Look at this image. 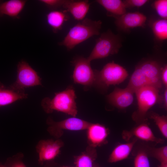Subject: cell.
Returning <instances> with one entry per match:
<instances>
[{
	"label": "cell",
	"mask_w": 167,
	"mask_h": 167,
	"mask_svg": "<svg viewBox=\"0 0 167 167\" xmlns=\"http://www.w3.org/2000/svg\"><path fill=\"white\" fill-rule=\"evenodd\" d=\"M162 68L155 60L142 62L136 66L126 87L134 93L139 88L146 86H152L159 89L162 85L161 79Z\"/></svg>",
	"instance_id": "6da1fadb"
},
{
	"label": "cell",
	"mask_w": 167,
	"mask_h": 167,
	"mask_svg": "<svg viewBox=\"0 0 167 167\" xmlns=\"http://www.w3.org/2000/svg\"><path fill=\"white\" fill-rule=\"evenodd\" d=\"M102 24L100 20L84 19L71 28L59 45L64 46L67 50H70L91 37L99 35Z\"/></svg>",
	"instance_id": "7a4b0ae2"
},
{
	"label": "cell",
	"mask_w": 167,
	"mask_h": 167,
	"mask_svg": "<svg viewBox=\"0 0 167 167\" xmlns=\"http://www.w3.org/2000/svg\"><path fill=\"white\" fill-rule=\"evenodd\" d=\"M76 96L75 91L72 86H69L65 90L55 93L52 99L44 98L41 102V106L47 113L57 111L75 117L78 113L75 101Z\"/></svg>",
	"instance_id": "3957f363"
},
{
	"label": "cell",
	"mask_w": 167,
	"mask_h": 167,
	"mask_svg": "<svg viewBox=\"0 0 167 167\" xmlns=\"http://www.w3.org/2000/svg\"><path fill=\"white\" fill-rule=\"evenodd\" d=\"M122 46L119 36L109 29L102 33L96 40L95 45L87 58L91 62L94 60L106 58L118 53Z\"/></svg>",
	"instance_id": "277c9868"
},
{
	"label": "cell",
	"mask_w": 167,
	"mask_h": 167,
	"mask_svg": "<svg viewBox=\"0 0 167 167\" xmlns=\"http://www.w3.org/2000/svg\"><path fill=\"white\" fill-rule=\"evenodd\" d=\"M95 72L94 85L103 88L119 84L128 75L124 68L113 61L106 64L101 71L95 70Z\"/></svg>",
	"instance_id": "5b68a950"
},
{
	"label": "cell",
	"mask_w": 167,
	"mask_h": 167,
	"mask_svg": "<svg viewBox=\"0 0 167 167\" xmlns=\"http://www.w3.org/2000/svg\"><path fill=\"white\" fill-rule=\"evenodd\" d=\"M159 89L150 86H146L135 92L137 100L138 109L133 113L134 120L139 122L143 120L148 111L159 101Z\"/></svg>",
	"instance_id": "8992f818"
},
{
	"label": "cell",
	"mask_w": 167,
	"mask_h": 167,
	"mask_svg": "<svg viewBox=\"0 0 167 167\" xmlns=\"http://www.w3.org/2000/svg\"><path fill=\"white\" fill-rule=\"evenodd\" d=\"M41 79L37 73L24 60L19 62L17 66L16 81L9 87L19 92H25V88L41 85Z\"/></svg>",
	"instance_id": "52a82bcc"
},
{
	"label": "cell",
	"mask_w": 167,
	"mask_h": 167,
	"mask_svg": "<svg viewBox=\"0 0 167 167\" xmlns=\"http://www.w3.org/2000/svg\"><path fill=\"white\" fill-rule=\"evenodd\" d=\"M46 123L48 125L47 131L51 136L57 139H59L62 135L63 130L72 131L87 130L91 123L73 117L59 122L54 121L49 118L47 120Z\"/></svg>",
	"instance_id": "ba28073f"
},
{
	"label": "cell",
	"mask_w": 167,
	"mask_h": 167,
	"mask_svg": "<svg viewBox=\"0 0 167 167\" xmlns=\"http://www.w3.org/2000/svg\"><path fill=\"white\" fill-rule=\"evenodd\" d=\"M90 62L87 58L82 56H77L71 62L74 66L72 77L75 83L86 87L94 85L95 70L91 68Z\"/></svg>",
	"instance_id": "9c48e42d"
},
{
	"label": "cell",
	"mask_w": 167,
	"mask_h": 167,
	"mask_svg": "<svg viewBox=\"0 0 167 167\" xmlns=\"http://www.w3.org/2000/svg\"><path fill=\"white\" fill-rule=\"evenodd\" d=\"M64 146L62 140L57 139L41 140L39 141L36 147L39 156L38 162L42 164L45 161L54 159L60 152L61 148Z\"/></svg>",
	"instance_id": "30bf717a"
},
{
	"label": "cell",
	"mask_w": 167,
	"mask_h": 167,
	"mask_svg": "<svg viewBox=\"0 0 167 167\" xmlns=\"http://www.w3.org/2000/svg\"><path fill=\"white\" fill-rule=\"evenodd\" d=\"M115 23L118 28L123 32H128L131 29L145 26L146 16L139 12H128L114 17Z\"/></svg>",
	"instance_id": "8fae6325"
},
{
	"label": "cell",
	"mask_w": 167,
	"mask_h": 167,
	"mask_svg": "<svg viewBox=\"0 0 167 167\" xmlns=\"http://www.w3.org/2000/svg\"><path fill=\"white\" fill-rule=\"evenodd\" d=\"M134 93L126 87L124 88L115 87L113 91L107 95L109 102L113 105L121 109L127 108L134 101Z\"/></svg>",
	"instance_id": "7c38bea8"
},
{
	"label": "cell",
	"mask_w": 167,
	"mask_h": 167,
	"mask_svg": "<svg viewBox=\"0 0 167 167\" xmlns=\"http://www.w3.org/2000/svg\"><path fill=\"white\" fill-rule=\"evenodd\" d=\"M87 130L89 146L96 148L106 143L109 131L104 125L91 123Z\"/></svg>",
	"instance_id": "4fadbf2b"
},
{
	"label": "cell",
	"mask_w": 167,
	"mask_h": 167,
	"mask_svg": "<svg viewBox=\"0 0 167 167\" xmlns=\"http://www.w3.org/2000/svg\"><path fill=\"white\" fill-rule=\"evenodd\" d=\"M90 4L88 0H65L62 7L70 13L75 19L80 21L84 19Z\"/></svg>",
	"instance_id": "5bb4252c"
},
{
	"label": "cell",
	"mask_w": 167,
	"mask_h": 167,
	"mask_svg": "<svg viewBox=\"0 0 167 167\" xmlns=\"http://www.w3.org/2000/svg\"><path fill=\"white\" fill-rule=\"evenodd\" d=\"M26 2L24 0L0 1V16L6 15L13 18L19 19Z\"/></svg>",
	"instance_id": "9a60e30c"
},
{
	"label": "cell",
	"mask_w": 167,
	"mask_h": 167,
	"mask_svg": "<svg viewBox=\"0 0 167 167\" xmlns=\"http://www.w3.org/2000/svg\"><path fill=\"white\" fill-rule=\"evenodd\" d=\"M25 92L15 90L10 87L6 88L0 82V107L11 104L15 101L28 97Z\"/></svg>",
	"instance_id": "2e32d148"
},
{
	"label": "cell",
	"mask_w": 167,
	"mask_h": 167,
	"mask_svg": "<svg viewBox=\"0 0 167 167\" xmlns=\"http://www.w3.org/2000/svg\"><path fill=\"white\" fill-rule=\"evenodd\" d=\"M67 12L64 10H52L46 15L47 24L53 32L57 33L62 28L64 23L69 19Z\"/></svg>",
	"instance_id": "e0dca14e"
},
{
	"label": "cell",
	"mask_w": 167,
	"mask_h": 167,
	"mask_svg": "<svg viewBox=\"0 0 167 167\" xmlns=\"http://www.w3.org/2000/svg\"><path fill=\"white\" fill-rule=\"evenodd\" d=\"M97 154L96 148L88 146L80 155L74 156L75 167H94Z\"/></svg>",
	"instance_id": "ac0fdd59"
},
{
	"label": "cell",
	"mask_w": 167,
	"mask_h": 167,
	"mask_svg": "<svg viewBox=\"0 0 167 167\" xmlns=\"http://www.w3.org/2000/svg\"><path fill=\"white\" fill-rule=\"evenodd\" d=\"M96 2L107 11L108 16L115 17L126 13V8L121 0H97Z\"/></svg>",
	"instance_id": "d6986e66"
},
{
	"label": "cell",
	"mask_w": 167,
	"mask_h": 167,
	"mask_svg": "<svg viewBox=\"0 0 167 167\" xmlns=\"http://www.w3.org/2000/svg\"><path fill=\"white\" fill-rule=\"evenodd\" d=\"M136 140L131 142L119 144L112 151L108 158V161L110 163H115L127 158L129 156Z\"/></svg>",
	"instance_id": "ffe728a7"
},
{
	"label": "cell",
	"mask_w": 167,
	"mask_h": 167,
	"mask_svg": "<svg viewBox=\"0 0 167 167\" xmlns=\"http://www.w3.org/2000/svg\"><path fill=\"white\" fill-rule=\"evenodd\" d=\"M127 135L131 134L141 140L161 143L163 140L156 137L150 127L146 124H142L135 128L131 132L127 133Z\"/></svg>",
	"instance_id": "44dd1931"
},
{
	"label": "cell",
	"mask_w": 167,
	"mask_h": 167,
	"mask_svg": "<svg viewBox=\"0 0 167 167\" xmlns=\"http://www.w3.org/2000/svg\"><path fill=\"white\" fill-rule=\"evenodd\" d=\"M156 39L160 41L167 39V20L160 19L154 21L151 26Z\"/></svg>",
	"instance_id": "7402d4cb"
},
{
	"label": "cell",
	"mask_w": 167,
	"mask_h": 167,
	"mask_svg": "<svg viewBox=\"0 0 167 167\" xmlns=\"http://www.w3.org/2000/svg\"><path fill=\"white\" fill-rule=\"evenodd\" d=\"M163 135L167 138V118L166 116L153 113L150 115Z\"/></svg>",
	"instance_id": "603a6c76"
},
{
	"label": "cell",
	"mask_w": 167,
	"mask_h": 167,
	"mask_svg": "<svg viewBox=\"0 0 167 167\" xmlns=\"http://www.w3.org/2000/svg\"><path fill=\"white\" fill-rule=\"evenodd\" d=\"M134 165V167H150L148 155L145 151L138 153L135 158Z\"/></svg>",
	"instance_id": "cb8c5ba5"
},
{
	"label": "cell",
	"mask_w": 167,
	"mask_h": 167,
	"mask_svg": "<svg viewBox=\"0 0 167 167\" xmlns=\"http://www.w3.org/2000/svg\"><path fill=\"white\" fill-rule=\"evenodd\" d=\"M153 6L158 15L163 19L167 18V0L155 1Z\"/></svg>",
	"instance_id": "d4e9b609"
},
{
	"label": "cell",
	"mask_w": 167,
	"mask_h": 167,
	"mask_svg": "<svg viewBox=\"0 0 167 167\" xmlns=\"http://www.w3.org/2000/svg\"><path fill=\"white\" fill-rule=\"evenodd\" d=\"M152 154L153 156L161 163H167V146H165L153 149Z\"/></svg>",
	"instance_id": "484cf974"
},
{
	"label": "cell",
	"mask_w": 167,
	"mask_h": 167,
	"mask_svg": "<svg viewBox=\"0 0 167 167\" xmlns=\"http://www.w3.org/2000/svg\"><path fill=\"white\" fill-rule=\"evenodd\" d=\"M39 1L52 10H54L62 6L65 0H40Z\"/></svg>",
	"instance_id": "4316f807"
},
{
	"label": "cell",
	"mask_w": 167,
	"mask_h": 167,
	"mask_svg": "<svg viewBox=\"0 0 167 167\" xmlns=\"http://www.w3.org/2000/svg\"><path fill=\"white\" fill-rule=\"evenodd\" d=\"M126 8L140 7L149 1L148 0H125L122 1Z\"/></svg>",
	"instance_id": "83f0119b"
},
{
	"label": "cell",
	"mask_w": 167,
	"mask_h": 167,
	"mask_svg": "<svg viewBox=\"0 0 167 167\" xmlns=\"http://www.w3.org/2000/svg\"><path fill=\"white\" fill-rule=\"evenodd\" d=\"M161 79L162 84L165 86L166 88L167 87V66L165 65L162 68L161 73Z\"/></svg>",
	"instance_id": "f1b7e54d"
},
{
	"label": "cell",
	"mask_w": 167,
	"mask_h": 167,
	"mask_svg": "<svg viewBox=\"0 0 167 167\" xmlns=\"http://www.w3.org/2000/svg\"><path fill=\"white\" fill-rule=\"evenodd\" d=\"M10 167H26V166L22 161H18L13 163Z\"/></svg>",
	"instance_id": "f546056e"
},
{
	"label": "cell",
	"mask_w": 167,
	"mask_h": 167,
	"mask_svg": "<svg viewBox=\"0 0 167 167\" xmlns=\"http://www.w3.org/2000/svg\"><path fill=\"white\" fill-rule=\"evenodd\" d=\"M164 105L165 109L167 108V89L166 88L164 94Z\"/></svg>",
	"instance_id": "4dcf8cb0"
},
{
	"label": "cell",
	"mask_w": 167,
	"mask_h": 167,
	"mask_svg": "<svg viewBox=\"0 0 167 167\" xmlns=\"http://www.w3.org/2000/svg\"><path fill=\"white\" fill-rule=\"evenodd\" d=\"M159 167H167V163H161L160 165L159 166Z\"/></svg>",
	"instance_id": "1f68e13d"
},
{
	"label": "cell",
	"mask_w": 167,
	"mask_h": 167,
	"mask_svg": "<svg viewBox=\"0 0 167 167\" xmlns=\"http://www.w3.org/2000/svg\"><path fill=\"white\" fill-rule=\"evenodd\" d=\"M0 167H8L6 165H4L0 164Z\"/></svg>",
	"instance_id": "d6a6232c"
},
{
	"label": "cell",
	"mask_w": 167,
	"mask_h": 167,
	"mask_svg": "<svg viewBox=\"0 0 167 167\" xmlns=\"http://www.w3.org/2000/svg\"><path fill=\"white\" fill-rule=\"evenodd\" d=\"M62 167H75V166H74V167H72V166H63Z\"/></svg>",
	"instance_id": "836d02e7"
},
{
	"label": "cell",
	"mask_w": 167,
	"mask_h": 167,
	"mask_svg": "<svg viewBox=\"0 0 167 167\" xmlns=\"http://www.w3.org/2000/svg\"><path fill=\"white\" fill-rule=\"evenodd\" d=\"M94 167H99L98 166L96 165V164H95V165Z\"/></svg>",
	"instance_id": "e575fe53"
}]
</instances>
